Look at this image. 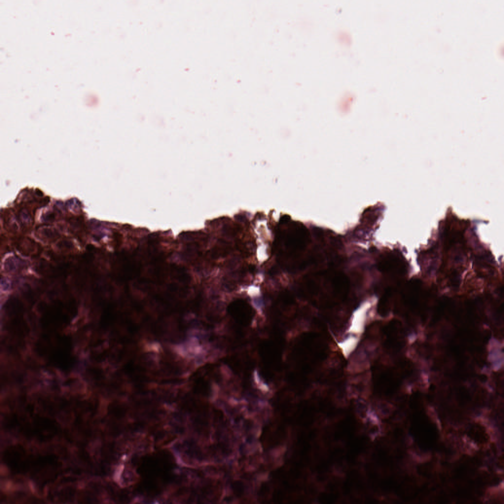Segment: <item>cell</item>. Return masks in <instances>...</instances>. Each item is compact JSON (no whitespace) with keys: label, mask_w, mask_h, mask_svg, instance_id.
Returning a JSON list of instances; mask_svg holds the SVG:
<instances>
[{"label":"cell","mask_w":504,"mask_h":504,"mask_svg":"<svg viewBox=\"0 0 504 504\" xmlns=\"http://www.w3.org/2000/svg\"><path fill=\"white\" fill-rule=\"evenodd\" d=\"M301 285V291L309 295L324 296L326 290L333 298L342 300L348 293L349 283L341 272L324 271L306 277Z\"/></svg>","instance_id":"obj_1"},{"label":"cell","mask_w":504,"mask_h":504,"mask_svg":"<svg viewBox=\"0 0 504 504\" xmlns=\"http://www.w3.org/2000/svg\"><path fill=\"white\" fill-rule=\"evenodd\" d=\"M37 349L42 355L48 357L57 367L68 368L72 364L71 343L67 337L57 336L54 339L44 336L39 341Z\"/></svg>","instance_id":"obj_2"},{"label":"cell","mask_w":504,"mask_h":504,"mask_svg":"<svg viewBox=\"0 0 504 504\" xmlns=\"http://www.w3.org/2000/svg\"><path fill=\"white\" fill-rule=\"evenodd\" d=\"M15 428L23 435L35 438L39 441H47L59 432V426L54 420L36 415L28 420L26 417L17 416Z\"/></svg>","instance_id":"obj_3"},{"label":"cell","mask_w":504,"mask_h":504,"mask_svg":"<svg viewBox=\"0 0 504 504\" xmlns=\"http://www.w3.org/2000/svg\"><path fill=\"white\" fill-rule=\"evenodd\" d=\"M74 310L75 306L72 302L64 305L60 301H55L44 306L41 323L44 328L49 330L60 328L67 323L71 313Z\"/></svg>","instance_id":"obj_4"},{"label":"cell","mask_w":504,"mask_h":504,"mask_svg":"<svg viewBox=\"0 0 504 504\" xmlns=\"http://www.w3.org/2000/svg\"><path fill=\"white\" fill-rule=\"evenodd\" d=\"M310 241V235L305 226L298 225L287 235L285 245L291 252L304 250Z\"/></svg>","instance_id":"obj_5"},{"label":"cell","mask_w":504,"mask_h":504,"mask_svg":"<svg viewBox=\"0 0 504 504\" xmlns=\"http://www.w3.org/2000/svg\"><path fill=\"white\" fill-rule=\"evenodd\" d=\"M378 268L381 272L393 274L402 273L405 270L404 265L401 260L391 254L383 256L378 263Z\"/></svg>","instance_id":"obj_6"},{"label":"cell","mask_w":504,"mask_h":504,"mask_svg":"<svg viewBox=\"0 0 504 504\" xmlns=\"http://www.w3.org/2000/svg\"><path fill=\"white\" fill-rule=\"evenodd\" d=\"M374 411V410H373L372 408L364 401H356L355 405V413L357 418L364 424Z\"/></svg>","instance_id":"obj_7"},{"label":"cell","mask_w":504,"mask_h":504,"mask_svg":"<svg viewBox=\"0 0 504 504\" xmlns=\"http://www.w3.org/2000/svg\"><path fill=\"white\" fill-rule=\"evenodd\" d=\"M395 408L385 401H378L376 405V412L382 418L389 417L394 412Z\"/></svg>","instance_id":"obj_8"},{"label":"cell","mask_w":504,"mask_h":504,"mask_svg":"<svg viewBox=\"0 0 504 504\" xmlns=\"http://www.w3.org/2000/svg\"><path fill=\"white\" fill-rule=\"evenodd\" d=\"M290 220V217L287 215H284L281 217L279 220V223L280 224H284L288 222Z\"/></svg>","instance_id":"obj_9"}]
</instances>
